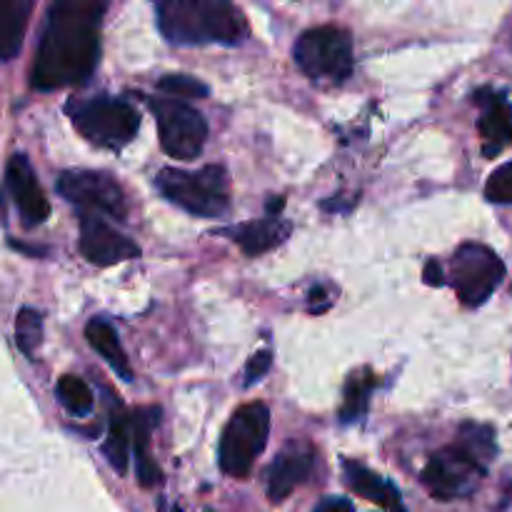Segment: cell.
Here are the masks:
<instances>
[{"label":"cell","instance_id":"6da1fadb","mask_svg":"<svg viewBox=\"0 0 512 512\" xmlns=\"http://www.w3.org/2000/svg\"><path fill=\"white\" fill-rule=\"evenodd\" d=\"M105 8L108 5L93 0L50 5L30 73L35 90L83 85L93 75L100 58V18Z\"/></svg>","mask_w":512,"mask_h":512},{"label":"cell","instance_id":"7a4b0ae2","mask_svg":"<svg viewBox=\"0 0 512 512\" xmlns=\"http://www.w3.org/2000/svg\"><path fill=\"white\" fill-rule=\"evenodd\" d=\"M158 25L178 45H238L248 33L243 13L228 0H165L158 5Z\"/></svg>","mask_w":512,"mask_h":512},{"label":"cell","instance_id":"3957f363","mask_svg":"<svg viewBox=\"0 0 512 512\" xmlns=\"http://www.w3.org/2000/svg\"><path fill=\"white\" fill-rule=\"evenodd\" d=\"M155 188L188 213L200 218H223L230 208V180L220 165L200 170L165 168L155 175Z\"/></svg>","mask_w":512,"mask_h":512},{"label":"cell","instance_id":"277c9868","mask_svg":"<svg viewBox=\"0 0 512 512\" xmlns=\"http://www.w3.org/2000/svg\"><path fill=\"white\" fill-rule=\"evenodd\" d=\"M75 130L93 145L108 150H120L135 138L140 128V115L128 100L113 95H93V98L70 100L65 105Z\"/></svg>","mask_w":512,"mask_h":512},{"label":"cell","instance_id":"5b68a950","mask_svg":"<svg viewBox=\"0 0 512 512\" xmlns=\"http://www.w3.org/2000/svg\"><path fill=\"white\" fill-rule=\"evenodd\" d=\"M270 435V410L265 403H248L233 413L220 438V470L230 478H248Z\"/></svg>","mask_w":512,"mask_h":512},{"label":"cell","instance_id":"8992f818","mask_svg":"<svg viewBox=\"0 0 512 512\" xmlns=\"http://www.w3.org/2000/svg\"><path fill=\"white\" fill-rule=\"evenodd\" d=\"M295 63L308 78L343 83L353 73V40L343 28L320 25L300 35L295 43Z\"/></svg>","mask_w":512,"mask_h":512},{"label":"cell","instance_id":"52a82bcc","mask_svg":"<svg viewBox=\"0 0 512 512\" xmlns=\"http://www.w3.org/2000/svg\"><path fill=\"white\" fill-rule=\"evenodd\" d=\"M160 145L175 160H195L208 140V123L193 105L173 98H148Z\"/></svg>","mask_w":512,"mask_h":512},{"label":"cell","instance_id":"ba28073f","mask_svg":"<svg viewBox=\"0 0 512 512\" xmlns=\"http://www.w3.org/2000/svg\"><path fill=\"white\" fill-rule=\"evenodd\" d=\"M505 278V263L483 243H463L453 255V285L460 303L478 308Z\"/></svg>","mask_w":512,"mask_h":512},{"label":"cell","instance_id":"9c48e42d","mask_svg":"<svg viewBox=\"0 0 512 512\" xmlns=\"http://www.w3.org/2000/svg\"><path fill=\"white\" fill-rule=\"evenodd\" d=\"M58 193L80 213L108 215L113 220L128 218V198L118 180L100 170H65L58 178Z\"/></svg>","mask_w":512,"mask_h":512},{"label":"cell","instance_id":"30bf717a","mask_svg":"<svg viewBox=\"0 0 512 512\" xmlns=\"http://www.w3.org/2000/svg\"><path fill=\"white\" fill-rule=\"evenodd\" d=\"M485 473H488L485 465H480L473 455L465 453L458 443H453L428 460L420 478H423V485L433 498L455 500L473 493L475 483Z\"/></svg>","mask_w":512,"mask_h":512},{"label":"cell","instance_id":"8fae6325","mask_svg":"<svg viewBox=\"0 0 512 512\" xmlns=\"http://www.w3.org/2000/svg\"><path fill=\"white\" fill-rule=\"evenodd\" d=\"M80 253L93 265H115L138 258L140 248L100 215L80 213Z\"/></svg>","mask_w":512,"mask_h":512},{"label":"cell","instance_id":"7c38bea8","mask_svg":"<svg viewBox=\"0 0 512 512\" xmlns=\"http://www.w3.org/2000/svg\"><path fill=\"white\" fill-rule=\"evenodd\" d=\"M313 465V445L305 443V440H290L268 470V498L273 503H283L298 485H303L310 478Z\"/></svg>","mask_w":512,"mask_h":512},{"label":"cell","instance_id":"4fadbf2b","mask_svg":"<svg viewBox=\"0 0 512 512\" xmlns=\"http://www.w3.org/2000/svg\"><path fill=\"white\" fill-rule=\"evenodd\" d=\"M5 183H8L10 195H13L20 218H23L25 225H40L43 220H48L50 203L48 198H45L43 190H40L38 178H35L33 168H30V160L25 158L23 153H15L13 158L8 160Z\"/></svg>","mask_w":512,"mask_h":512},{"label":"cell","instance_id":"5bb4252c","mask_svg":"<svg viewBox=\"0 0 512 512\" xmlns=\"http://www.w3.org/2000/svg\"><path fill=\"white\" fill-rule=\"evenodd\" d=\"M343 473L345 483H348V488L353 490L355 495H360V498H365L368 503L378 505V508L383 510L405 512L403 495H400V490L395 488L393 483H388L383 475L373 473L370 468L360 465L358 460H345Z\"/></svg>","mask_w":512,"mask_h":512},{"label":"cell","instance_id":"9a60e30c","mask_svg":"<svg viewBox=\"0 0 512 512\" xmlns=\"http://www.w3.org/2000/svg\"><path fill=\"white\" fill-rule=\"evenodd\" d=\"M290 230L293 228H290L288 220L270 215L265 220H250V223L223 230V235H228L233 243H238L245 255H263L268 250L278 248L280 243H285Z\"/></svg>","mask_w":512,"mask_h":512},{"label":"cell","instance_id":"2e32d148","mask_svg":"<svg viewBox=\"0 0 512 512\" xmlns=\"http://www.w3.org/2000/svg\"><path fill=\"white\" fill-rule=\"evenodd\" d=\"M158 425V410L155 408H143L135 410L133 420H130V440L135 445V460H138V478L143 488H153L163 480V473L158 470V465L153 463L148 453L150 435L153 428Z\"/></svg>","mask_w":512,"mask_h":512},{"label":"cell","instance_id":"e0dca14e","mask_svg":"<svg viewBox=\"0 0 512 512\" xmlns=\"http://www.w3.org/2000/svg\"><path fill=\"white\" fill-rule=\"evenodd\" d=\"M85 338H88L90 348L113 368L115 375H120L123 380H133V370H130L125 350L123 345H120L118 333H115L113 325L105 323L103 318H93L85 325Z\"/></svg>","mask_w":512,"mask_h":512},{"label":"cell","instance_id":"ac0fdd59","mask_svg":"<svg viewBox=\"0 0 512 512\" xmlns=\"http://www.w3.org/2000/svg\"><path fill=\"white\" fill-rule=\"evenodd\" d=\"M30 10V0H0V60H10L20 53Z\"/></svg>","mask_w":512,"mask_h":512},{"label":"cell","instance_id":"d6986e66","mask_svg":"<svg viewBox=\"0 0 512 512\" xmlns=\"http://www.w3.org/2000/svg\"><path fill=\"white\" fill-rule=\"evenodd\" d=\"M480 135L485 138L483 153L488 158L498 155L503 145H508L512 140V108L505 103L503 95H493L488 100V108L480 118Z\"/></svg>","mask_w":512,"mask_h":512},{"label":"cell","instance_id":"ffe728a7","mask_svg":"<svg viewBox=\"0 0 512 512\" xmlns=\"http://www.w3.org/2000/svg\"><path fill=\"white\" fill-rule=\"evenodd\" d=\"M103 453L108 458L110 468L125 473L130 455V420L123 413V408H120V403H115V408L110 410V430L108 438H105Z\"/></svg>","mask_w":512,"mask_h":512},{"label":"cell","instance_id":"44dd1931","mask_svg":"<svg viewBox=\"0 0 512 512\" xmlns=\"http://www.w3.org/2000/svg\"><path fill=\"white\" fill-rule=\"evenodd\" d=\"M375 385H378V378H375V375H350L348 385H345L343 408H340V420H343V423H358V420L363 418L365 410H368V398L375 390Z\"/></svg>","mask_w":512,"mask_h":512},{"label":"cell","instance_id":"7402d4cb","mask_svg":"<svg viewBox=\"0 0 512 512\" xmlns=\"http://www.w3.org/2000/svg\"><path fill=\"white\" fill-rule=\"evenodd\" d=\"M455 443H458L465 453L473 455V458L478 460L480 465H485V468H488V463L495 458V453H498V448H495V433L488 425H460L458 440H455Z\"/></svg>","mask_w":512,"mask_h":512},{"label":"cell","instance_id":"603a6c76","mask_svg":"<svg viewBox=\"0 0 512 512\" xmlns=\"http://www.w3.org/2000/svg\"><path fill=\"white\" fill-rule=\"evenodd\" d=\"M55 393H58V400L73 418H85L93 410V393L85 385V380L75 378V375H63L55 385Z\"/></svg>","mask_w":512,"mask_h":512},{"label":"cell","instance_id":"cb8c5ba5","mask_svg":"<svg viewBox=\"0 0 512 512\" xmlns=\"http://www.w3.org/2000/svg\"><path fill=\"white\" fill-rule=\"evenodd\" d=\"M43 340V315L33 308H23L15 318V343L25 355H33Z\"/></svg>","mask_w":512,"mask_h":512},{"label":"cell","instance_id":"d4e9b609","mask_svg":"<svg viewBox=\"0 0 512 512\" xmlns=\"http://www.w3.org/2000/svg\"><path fill=\"white\" fill-rule=\"evenodd\" d=\"M158 88L163 90V93H168L170 98H190V100H198V98H205V95L210 93L208 85L200 83L198 78H193V75H163V78L158 80Z\"/></svg>","mask_w":512,"mask_h":512},{"label":"cell","instance_id":"484cf974","mask_svg":"<svg viewBox=\"0 0 512 512\" xmlns=\"http://www.w3.org/2000/svg\"><path fill=\"white\" fill-rule=\"evenodd\" d=\"M485 198L490 203L512 205V163L500 165L485 183Z\"/></svg>","mask_w":512,"mask_h":512},{"label":"cell","instance_id":"4316f807","mask_svg":"<svg viewBox=\"0 0 512 512\" xmlns=\"http://www.w3.org/2000/svg\"><path fill=\"white\" fill-rule=\"evenodd\" d=\"M270 365H273V353L270 350H260V353H255L253 358L248 360V368H245V388H250L253 383H258L260 378H265L270 370Z\"/></svg>","mask_w":512,"mask_h":512},{"label":"cell","instance_id":"83f0119b","mask_svg":"<svg viewBox=\"0 0 512 512\" xmlns=\"http://www.w3.org/2000/svg\"><path fill=\"white\" fill-rule=\"evenodd\" d=\"M313 512H355L348 498H325Z\"/></svg>","mask_w":512,"mask_h":512},{"label":"cell","instance_id":"f1b7e54d","mask_svg":"<svg viewBox=\"0 0 512 512\" xmlns=\"http://www.w3.org/2000/svg\"><path fill=\"white\" fill-rule=\"evenodd\" d=\"M423 278H425V283H428V285H433V288H440V285L445 283L443 268H440V263H438V260H428V263H425Z\"/></svg>","mask_w":512,"mask_h":512}]
</instances>
